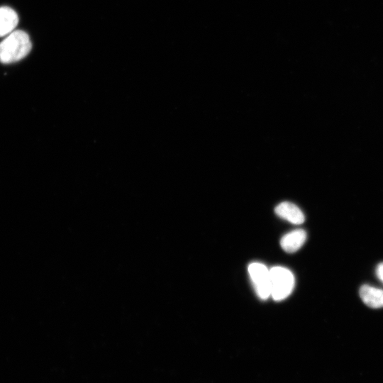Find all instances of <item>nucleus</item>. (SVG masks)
I'll use <instances>...</instances> for the list:
<instances>
[{
    "label": "nucleus",
    "instance_id": "f257e3e1",
    "mask_svg": "<svg viewBox=\"0 0 383 383\" xmlns=\"http://www.w3.org/2000/svg\"><path fill=\"white\" fill-rule=\"evenodd\" d=\"M31 48L28 35L21 30H13L0 43V62L8 64L19 61Z\"/></svg>",
    "mask_w": 383,
    "mask_h": 383
},
{
    "label": "nucleus",
    "instance_id": "f03ea898",
    "mask_svg": "<svg viewBox=\"0 0 383 383\" xmlns=\"http://www.w3.org/2000/svg\"><path fill=\"white\" fill-rule=\"evenodd\" d=\"M294 286L292 272L283 267H274L270 270V296L275 301L287 298Z\"/></svg>",
    "mask_w": 383,
    "mask_h": 383
},
{
    "label": "nucleus",
    "instance_id": "7ed1b4c3",
    "mask_svg": "<svg viewBox=\"0 0 383 383\" xmlns=\"http://www.w3.org/2000/svg\"><path fill=\"white\" fill-rule=\"evenodd\" d=\"M248 272L257 296L262 299L270 296V270L260 262H252L248 266Z\"/></svg>",
    "mask_w": 383,
    "mask_h": 383
},
{
    "label": "nucleus",
    "instance_id": "20e7f679",
    "mask_svg": "<svg viewBox=\"0 0 383 383\" xmlns=\"http://www.w3.org/2000/svg\"><path fill=\"white\" fill-rule=\"evenodd\" d=\"M275 213L281 218L299 225L304 223L305 218L303 212L295 204L284 201L277 205L274 209Z\"/></svg>",
    "mask_w": 383,
    "mask_h": 383
},
{
    "label": "nucleus",
    "instance_id": "39448f33",
    "mask_svg": "<svg viewBox=\"0 0 383 383\" xmlns=\"http://www.w3.org/2000/svg\"><path fill=\"white\" fill-rule=\"evenodd\" d=\"M306 239V231L303 229H296L284 235L281 239L280 245L284 251L292 253L304 245Z\"/></svg>",
    "mask_w": 383,
    "mask_h": 383
},
{
    "label": "nucleus",
    "instance_id": "423d86ee",
    "mask_svg": "<svg viewBox=\"0 0 383 383\" xmlns=\"http://www.w3.org/2000/svg\"><path fill=\"white\" fill-rule=\"evenodd\" d=\"M360 296L369 307L379 309L383 307V290L370 286L362 285L360 289Z\"/></svg>",
    "mask_w": 383,
    "mask_h": 383
},
{
    "label": "nucleus",
    "instance_id": "0eeeda50",
    "mask_svg": "<svg viewBox=\"0 0 383 383\" xmlns=\"http://www.w3.org/2000/svg\"><path fill=\"white\" fill-rule=\"evenodd\" d=\"M18 22L16 12L10 7H0V37L12 33Z\"/></svg>",
    "mask_w": 383,
    "mask_h": 383
},
{
    "label": "nucleus",
    "instance_id": "6e6552de",
    "mask_svg": "<svg viewBox=\"0 0 383 383\" xmlns=\"http://www.w3.org/2000/svg\"><path fill=\"white\" fill-rule=\"evenodd\" d=\"M377 278L383 283V262L379 263L376 269Z\"/></svg>",
    "mask_w": 383,
    "mask_h": 383
}]
</instances>
